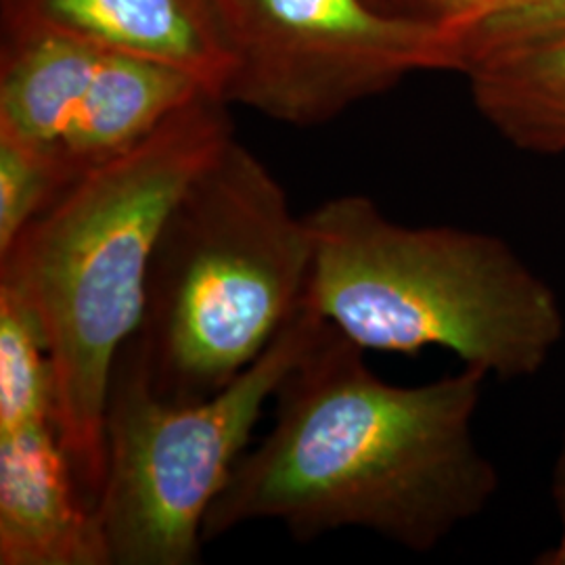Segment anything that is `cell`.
<instances>
[{
  "mask_svg": "<svg viewBox=\"0 0 565 565\" xmlns=\"http://www.w3.org/2000/svg\"><path fill=\"white\" fill-rule=\"evenodd\" d=\"M364 352L323 321L273 396V427L210 507L205 543L279 522L298 543L359 527L427 553L492 503L501 476L473 436L484 371L387 384Z\"/></svg>",
  "mask_w": 565,
  "mask_h": 565,
  "instance_id": "6da1fadb",
  "label": "cell"
},
{
  "mask_svg": "<svg viewBox=\"0 0 565 565\" xmlns=\"http://www.w3.org/2000/svg\"><path fill=\"white\" fill-rule=\"evenodd\" d=\"M226 105L210 93L186 103L137 147L84 172L0 254V289L41 331L61 440L93 507L105 478L114 363L141 327L149 264L168 214L235 139Z\"/></svg>",
  "mask_w": 565,
  "mask_h": 565,
  "instance_id": "7a4b0ae2",
  "label": "cell"
},
{
  "mask_svg": "<svg viewBox=\"0 0 565 565\" xmlns=\"http://www.w3.org/2000/svg\"><path fill=\"white\" fill-rule=\"evenodd\" d=\"M306 218L310 308L363 350L445 348L488 377L536 375L565 335L553 287L501 237L457 226H406L364 195Z\"/></svg>",
  "mask_w": 565,
  "mask_h": 565,
  "instance_id": "3957f363",
  "label": "cell"
},
{
  "mask_svg": "<svg viewBox=\"0 0 565 565\" xmlns=\"http://www.w3.org/2000/svg\"><path fill=\"white\" fill-rule=\"evenodd\" d=\"M312 239L281 182L231 139L172 207L135 335L153 390L200 403L235 382L302 308Z\"/></svg>",
  "mask_w": 565,
  "mask_h": 565,
  "instance_id": "277c9868",
  "label": "cell"
},
{
  "mask_svg": "<svg viewBox=\"0 0 565 565\" xmlns=\"http://www.w3.org/2000/svg\"><path fill=\"white\" fill-rule=\"evenodd\" d=\"M323 319L303 300L263 356L200 403L162 398L141 348H121L105 406V478L95 501L111 565H193L203 524L277 387Z\"/></svg>",
  "mask_w": 565,
  "mask_h": 565,
  "instance_id": "5b68a950",
  "label": "cell"
},
{
  "mask_svg": "<svg viewBox=\"0 0 565 565\" xmlns=\"http://www.w3.org/2000/svg\"><path fill=\"white\" fill-rule=\"evenodd\" d=\"M233 72L223 102L289 126L335 120L415 72H461L459 32L369 0H214Z\"/></svg>",
  "mask_w": 565,
  "mask_h": 565,
  "instance_id": "8992f818",
  "label": "cell"
},
{
  "mask_svg": "<svg viewBox=\"0 0 565 565\" xmlns=\"http://www.w3.org/2000/svg\"><path fill=\"white\" fill-rule=\"evenodd\" d=\"M2 34H49L156 61L223 99L233 72L214 0H0Z\"/></svg>",
  "mask_w": 565,
  "mask_h": 565,
  "instance_id": "52a82bcc",
  "label": "cell"
},
{
  "mask_svg": "<svg viewBox=\"0 0 565 565\" xmlns=\"http://www.w3.org/2000/svg\"><path fill=\"white\" fill-rule=\"evenodd\" d=\"M0 564L111 565L55 419L0 429Z\"/></svg>",
  "mask_w": 565,
  "mask_h": 565,
  "instance_id": "ba28073f",
  "label": "cell"
},
{
  "mask_svg": "<svg viewBox=\"0 0 565 565\" xmlns=\"http://www.w3.org/2000/svg\"><path fill=\"white\" fill-rule=\"evenodd\" d=\"M203 93L202 84L181 70L102 49L57 158L82 177L137 147Z\"/></svg>",
  "mask_w": 565,
  "mask_h": 565,
  "instance_id": "9c48e42d",
  "label": "cell"
},
{
  "mask_svg": "<svg viewBox=\"0 0 565 565\" xmlns=\"http://www.w3.org/2000/svg\"><path fill=\"white\" fill-rule=\"evenodd\" d=\"M463 74L503 139L532 153H565V36L480 55Z\"/></svg>",
  "mask_w": 565,
  "mask_h": 565,
  "instance_id": "30bf717a",
  "label": "cell"
},
{
  "mask_svg": "<svg viewBox=\"0 0 565 565\" xmlns=\"http://www.w3.org/2000/svg\"><path fill=\"white\" fill-rule=\"evenodd\" d=\"M55 380L28 308L0 289V429L55 419Z\"/></svg>",
  "mask_w": 565,
  "mask_h": 565,
  "instance_id": "8fae6325",
  "label": "cell"
},
{
  "mask_svg": "<svg viewBox=\"0 0 565 565\" xmlns=\"http://www.w3.org/2000/svg\"><path fill=\"white\" fill-rule=\"evenodd\" d=\"M76 177L55 156L0 132V254L60 200Z\"/></svg>",
  "mask_w": 565,
  "mask_h": 565,
  "instance_id": "7c38bea8",
  "label": "cell"
},
{
  "mask_svg": "<svg viewBox=\"0 0 565 565\" xmlns=\"http://www.w3.org/2000/svg\"><path fill=\"white\" fill-rule=\"evenodd\" d=\"M565 36V0H532L459 32L463 67L480 55Z\"/></svg>",
  "mask_w": 565,
  "mask_h": 565,
  "instance_id": "4fadbf2b",
  "label": "cell"
},
{
  "mask_svg": "<svg viewBox=\"0 0 565 565\" xmlns=\"http://www.w3.org/2000/svg\"><path fill=\"white\" fill-rule=\"evenodd\" d=\"M532 0H406V13L438 21L461 32L480 21L520 9Z\"/></svg>",
  "mask_w": 565,
  "mask_h": 565,
  "instance_id": "5bb4252c",
  "label": "cell"
},
{
  "mask_svg": "<svg viewBox=\"0 0 565 565\" xmlns=\"http://www.w3.org/2000/svg\"><path fill=\"white\" fill-rule=\"evenodd\" d=\"M551 497L555 503V511L562 522V532H565V429L559 443V450L553 465V476H551Z\"/></svg>",
  "mask_w": 565,
  "mask_h": 565,
  "instance_id": "9a60e30c",
  "label": "cell"
},
{
  "mask_svg": "<svg viewBox=\"0 0 565 565\" xmlns=\"http://www.w3.org/2000/svg\"><path fill=\"white\" fill-rule=\"evenodd\" d=\"M539 562L545 565H565V532H562V539L557 541V545L546 548Z\"/></svg>",
  "mask_w": 565,
  "mask_h": 565,
  "instance_id": "2e32d148",
  "label": "cell"
},
{
  "mask_svg": "<svg viewBox=\"0 0 565 565\" xmlns=\"http://www.w3.org/2000/svg\"><path fill=\"white\" fill-rule=\"evenodd\" d=\"M369 2L387 13H406V0H369Z\"/></svg>",
  "mask_w": 565,
  "mask_h": 565,
  "instance_id": "e0dca14e",
  "label": "cell"
}]
</instances>
